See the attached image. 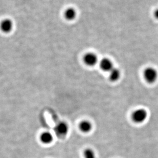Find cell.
<instances>
[{"label": "cell", "mask_w": 158, "mask_h": 158, "mask_svg": "<svg viewBox=\"0 0 158 158\" xmlns=\"http://www.w3.org/2000/svg\"><path fill=\"white\" fill-rule=\"evenodd\" d=\"M143 75L145 81L149 83H154L158 79V72L152 67H148L145 68Z\"/></svg>", "instance_id": "cell-1"}, {"label": "cell", "mask_w": 158, "mask_h": 158, "mask_svg": "<svg viewBox=\"0 0 158 158\" xmlns=\"http://www.w3.org/2000/svg\"><path fill=\"white\" fill-rule=\"evenodd\" d=\"M131 118L135 122L142 123L148 118V112L143 108L137 109L133 112Z\"/></svg>", "instance_id": "cell-2"}, {"label": "cell", "mask_w": 158, "mask_h": 158, "mask_svg": "<svg viewBox=\"0 0 158 158\" xmlns=\"http://www.w3.org/2000/svg\"><path fill=\"white\" fill-rule=\"evenodd\" d=\"M69 126L67 123L64 121L58 123L54 128L55 134L60 138L65 137L69 132Z\"/></svg>", "instance_id": "cell-3"}, {"label": "cell", "mask_w": 158, "mask_h": 158, "mask_svg": "<svg viewBox=\"0 0 158 158\" xmlns=\"http://www.w3.org/2000/svg\"><path fill=\"white\" fill-rule=\"evenodd\" d=\"M98 57L93 52H88L84 55V62L89 66H93L98 63Z\"/></svg>", "instance_id": "cell-4"}, {"label": "cell", "mask_w": 158, "mask_h": 158, "mask_svg": "<svg viewBox=\"0 0 158 158\" xmlns=\"http://www.w3.org/2000/svg\"><path fill=\"white\" fill-rule=\"evenodd\" d=\"M14 27V23L10 19L3 20L0 24V29L4 33H10Z\"/></svg>", "instance_id": "cell-5"}, {"label": "cell", "mask_w": 158, "mask_h": 158, "mask_svg": "<svg viewBox=\"0 0 158 158\" xmlns=\"http://www.w3.org/2000/svg\"><path fill=\"white\" fill-rule=\"evenodd\" d=\"M100 68L105 72H109L113 68V62L110 59L105 58L100 60L99 62Z\"/></svg>", "instance_id": "cell-6"}, {"label": "cell", "mask_w": 158, "mask_h": 158, "mask_svg": "<svg viewBox=\"0 0 158 158\" xmlns=\"http://www.w3.org/2000/svg\"><path fill=\"white\" fill-rule=\"evenodd\" d=\"M79 127L82 133H89L92 129L93 125L90 121L83 120L80 123Z\"/></svg>", "instance_id": "cell-7"}, {"label": "cell", "mask_w": 158, "mask_h": 158, "mask_svg": "<svg viewBox=\"0 0 158 158\" xmlns=\"http://www.w3.org/2000/svg\"><path fill=\"white\" fill-rule=\"evenodd\" d=\"M109 72V79L113 82L118 81L121 76V72L119 69L115 67H113Z\"/></svg>", "instance_id": "cell-8"}, {"label": "cell", "mask_w": 158, "mask_h": 158, "mask_svg": "<svg viewBox=\"0 0 158 158\" xmlns=\"http://www.w3.org/2000/svg\"><path fill=\"white\" fill-rule=\"evenodd\" d=\"M40 140L42 143L45 144H49L52 142L53 140L52 134L48 131H45L42 133L40 137Z\"/></svg>", "instance_id": "cell-9"}, {"label": "cell", "mask_w": 158, "mask_h": 158, "mask_svg": "<svg viewBox=\"0 0 158 158\" xmlns=\"http://www.w3.org/2000/svg\"><path fill=\"white\" fill-rule=\"evenodd\" d=\"M64 15L66 19L68 21H72L76 18L77 12L74 8H68L64 11Z\"/></svg>", "instance_id": "cell-10"}, {"label": "cell", "mask_w": 158, "mask_h": 158, "mask_svg": "<svg viewBox=\"0 0 158 158\" xmlns=\"http://www.w3.org/2000/svg\"><path fill=\"white\" fill-rule=\"evenodd\" d=\"M84 156L85 158H96L95 152L93 149L90 148H88L85 149Z\"/></svg>", "instance_id": "cell-11"}, {"label": "cell", "mask_w": 158, "mask_h": 158, "mask_svg": "<svg viewBox=\"0 0 158 158\" xmlns=\"http://www.w3.org/2000/svg\"><path fill=\"white\" fill-rule=\"evenodd\" d=\"M154 16L158 20V8L154 12Z\"/></svg>", "instance_id": "cell-12"}]
</instances>
